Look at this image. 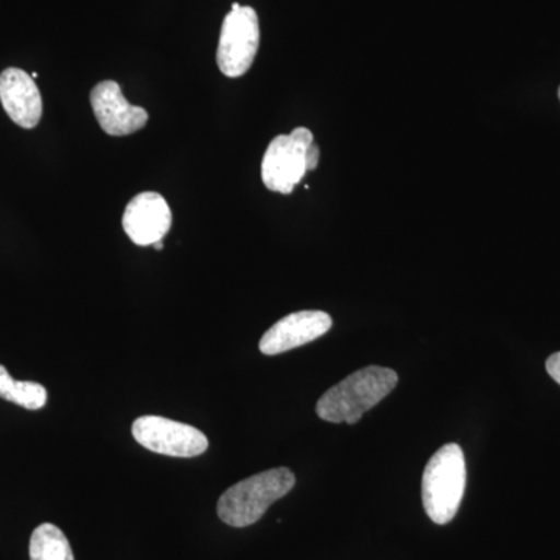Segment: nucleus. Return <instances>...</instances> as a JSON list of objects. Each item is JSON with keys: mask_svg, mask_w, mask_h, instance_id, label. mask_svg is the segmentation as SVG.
<instances>
[{"mask_svg": "<svg viewBox=\"0 0 560 560\" xmlns=\"http://www.w3.org/2000/svg\"><path fill=\"white\" fill-rule=\"evenodd\" d=\"M397 383L399 375L389 368H364L331 386L316 404V412L326 422L355 425L364 412L389 396Z\"/></svg>", "mask_w": 560, "mask_h": 560, "instance_id": "f257e3e1", "label": "nucleus"}, {"mask_svg": "<svg viewBox=\"0 0 560 560\" xmlns=\"http://www.w3.org/2000/svg\"><path fill=\"white\" fill-rule=\"evenodd\" d=\"M296 485V477L287 467L261 471L231 486L220 497L219 517L234 528H245L264 517L272 503L285 497Z\"/></svg>", "mask_w": 560, "mask_h": 560, "instance_id": "f03ea898", "label": "nucleus"}, {"mask_svg": "<svg viewBox=\"0 0 560 560\" xmlns=\"http://www.w3.org/2000/svg\"><path fill=\"white\" fill-rule=\"evenodd\" d=\"M466 481V458L458 444L444 445L431 456L422 477V503L431 522L447 525L455 518Z\"/></svg>", "mask_w": 560, "mask_h": 560, "instance_id": "7ed1b4c3", "label": "nucleus"}, {"mask_svg": "<svg viewBox=\"0 0 560 560\" xmlns=\"http://www.w3.org/2000/svg\"><path fill=\"white\" fill-rule=\"evenodd\" d=\"M260 44V25L256 11L232 3V11L221 25L217 65L230 79L245 75L256 60Z\"/></svg>", "mask_w": 560, "mask_h": 560, "instance_id": "20e7f679", "label": "nucleus"}, {"mask_svg": "<svg viewBox=\"0 0 560 560\" xmlns=\"http://www.w3.org/2000/svg\"><path fill=\"white\" fill-rule=\"evenodd\" d=\"M313 143L308 128H296L290 135L272 139L264 161L261 180L265 187L278 194L290 195L307 173V151Z\"/></svg>", "mask_w": 560, "mask_h": 560, "instance_id": "39448f33", "label": "nucleus"}, {"mask_svg": "<svg viewBox=\"0 0 560 560\" xmlns=\"http://www.w3.org/2000/svg\"><path fill=\"white\" fill-rule=\"evenodd\" d=\"M132 436L150 452L175 458H194L202 455L209 447L208 438L202 431L161 416H142L136 419L132 423Z\"/></svg>", "mask_w": 560, "mask_h": 560, "instance_id": "423d86ee", "label": "nucleus"}, {"mask_svg": "<svg viewBox=\"0 0 560 560\" xmlns=\"http://www.w3.org/2000/svg\"><path fill=\"white\" fill-rule=\"evenodd\" d=\"M91 105L102 130L109 136H130L149 124V113L131 105L116 81H102L91 91Z\"/></svg>", "mask_w": 560, "mask_h": 560, "instance_id": "0eeeda50", "label": "nucleus"}, {"mask_svg": "<svg viewBox=\"0 0 560 560\" xmlns=\"http://www.w3.org/2000/svg\"><path fill=\"white\" fill-rule=\"evenodd\" d=\"M172 210L156 191L136 195L125 209L121 226L132 243L139 246L162 242L172 228Z\"/></svg>", "mask_w": 560, "mask_h": 560, "instance_id": "6e6552de", "label": "nucleus"}, {"mask_svg": "<svg viewBox=\"0 0 560 560\" xmlns=\"http://www.w3.org/2000/svg\"><path fill=\"white\" fill-rule=\"evenodd\" d=\"M331 318L326 312L304 311L291 313L278 320L261 337L260 352L265 355H279L291 349L301 348L318 340L331 329Z\"/></svg>", "mask_w": 560, "mask_h": 560, "instance_id": "1a4fd4ad", "label": "nucleus"}, {"mask_svg": "<svg viewBox=\"0 0 560 560\" xmlns=\"http://www.w3.org/2000/svg\"><path fill=\"white\" fill-rule=\"evenodd\" d=\"M0 102L14 124L25 130L38 127L43 98L35 80L24 70L9 68L0 73Z\"/></svg>", "mask_w": 560, "mask_h": 560, "instance_id": "9d476101", "label": "nucleus"}, {"mask_svg": "<svg viewBox=\"0 0 560 560\" xmlns=\"http://www.w3.org/2000/svg\"><path fill=\"white\" fill-rule=\"evenodd\" d=\"M31 560H75L68 537L58 526L43 523L33 530Z\"/></svg>", "mask_w": 560, "mask_h": 560, "instance_id": "9b49d317", "label": "nucleus"}, {"mask_svg": "<svg viewBox=\"0 0 560 560\" xmlns=\"http://www.w3.org/2000/svg\"><path fill=\"white\" fill-rule=\"evenodd\" d=\"M0 397L27 410H40L47 404V389L36 382L14 381L0 364Z\"/></svg>", "mask_w": 560, "mask_h": 560, "instance_id": "f8f14e48", "label": "nucleus"}, {"mask_svg": "<svg viewBox=\"0 0 560 560\" xmlns=\"http://www.w3.org/2000/svg\"><path fill=\"white\" fill-rule=\"evenodd\" d=\"M547 371L551 375L552 381L558 382L560 385V352L552 353L550 359L547 360Z\"/></svg>", "mask_w": 560, "mask_h": 560, "instance_id": "ddd939ff", "label": "nucleus"}, {"mask_svg": "<svg viewBox=\"0 0 560 560\" xmlns=\"http://www.w3.org/2000/svg\"><path fill=\"white\" fill-rule=\"evenodd\" d=\"M319 147L316 145L315 142L312 143L311 149L307 151V171L313 172L316 171L319 164Z\"/></svg>", "mask_w": 560, "mask_h": 560, "instance_id": "4468645a", "label": "nucleus"}, {"mask_svg": "<svg viewBox=\"0 0 560 560\" xmlns=\"http://www.w3.org/2000/svg\"><path fill=\"white\" fill-rule=\"evenodd\" d=\"M154 248H156L158 250H161L162 248H164V245H162V242H158V243H154Z\"/></svg>", "mask_w": 560, "mask_h": 560, "instance_id": "2eb2a0df", "label": "nucleus"}, {"mask_svg": "<svg viewBox=\"0 0 560 560\" xmlns=\"http://www.w3.org/2000/svg\"><path fill=\"white\" fill-rule=\"evenodd\" d=\"M559 101H560V88H559Z\"/></svg>", "mask_w": 560, "mask_h": 560, "instance_id": "dca6fc26", "label": "nucleus"}]
</instances>
